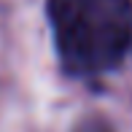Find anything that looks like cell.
Segmentation results:
<instances>
[{"label": "cell", "instance_id": "obj_1", "mask_svg": "<svg viewBox=\"0 0 132 132\" xmlns=\"http://www.w3.org/2000/svg\"><path fill=\"white\" fill-rule=\"evenodd\" d=\"M46 11L70 76L108 73L132 49V0H49Z\"/></svg>", "mask_w": 132, "mask_h": 132}, {"label": "cell", "instance_id": "obj_2", "mask_svg": "<svg viewBox=\"0 0 132 132\" xmlns=\"http://www.w3.org/2000/svg\"><path fill=\"white\" fill-rule=\"evenodd\" d=\"M81 132H105V129L100 127V124H89V127H86V129H81Z\"/></svg>", "mask_w": 132, "mask_h": 132}]
</instances>
